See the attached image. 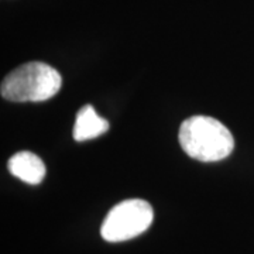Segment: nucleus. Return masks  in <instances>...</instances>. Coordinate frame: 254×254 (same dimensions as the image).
Returning <instances> with one entry per match:
<instances>
[{"label":"nucleus","mask_w":254,"mask_h":254,"mask_svg":"<svg viewBox=\"0 0 254 254\" xmlns=\"http://www.w3.org/2000/svg\"><path fill=\"white\" fill-rule=\"evenodd\" d=\"M178 140L187 155L202 163L225 160L235 148V138L230 130L209 116H192L184 120Z\"/></svg>","instance_id":"obj_1"},{"label":"nucleus","mask_w":254,"mask_h":254,"mask_svg":"<svg viewBox=\"0 0 254 254\" xmlns=\"http://www.w3.org/2000/svg\"><path fill=\"white\" fill-rule=\"evenodd\" d=\"M63 86L61 73L46 63L23 64L3 79L0 93L10 102H44Z\"/></svg>","instance_id":"obj_2"},{"label":"nucleus","mask_w":254,"mask_h":254,"mask_svg":"<svg viewBox=\"0 0 254 254\" xmlns=\"http://www.w3.org/2000/svg\"><path fill=\"white\" fill-rule=\"evenodd\" d=\"M153 219L154 210L147 200H123L110 209L102 223L100 235L109 243L126 242L144 233Z\"/></svg>","instance_id":"obj_3"},{"label":"nucleus","mask_w":254,"mask_h":254,"mask_svg":"<svg viewBox=\"0 0 254 254\" xmlns=\"http://www.w3.org/2000/svg\"><path fill=\"white\" fill-rule=\"evenodd\" d=\"M7 170L13 177L30 185H38L46 177L43 160L31 151H20L10 157Z\"/></svg>","instance_id":"obj_4"},{"label":"nucleus","mask_w":254,"mask_h":254,"mask_svg":"<svg viewBox=\"0 0 254 254\" xmlns=\"http://www.w3.org/2000/svg\"><path fill=\"white\" fill-rule=\"evenodd\" d=\"M108 130L109 122L99 116L91 105H86L76 113L72 136L76 141H86L105 134Z\"/></svg>","instance_id":"obj_5"}]
</instances>
